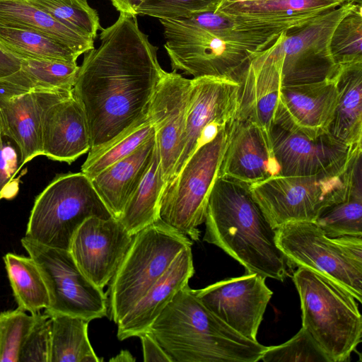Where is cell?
Wrapping results in <instances>:
<instances>
[{
	"label": "cell",
	"mask_w": 362,
	"mask_h": 362,
	"mask_svg": "<svg viewBox=\"0 0 362 362\" xmlns=\"http://www.w3.org/2000/svg\"><path fill=\"white\" fill-rule=\"evenodd\" d=\"M101 30L100 45L85 52L72 89L86 119L89 151L148 117L165 71L158 60V47L139 29L136 16L120 13L112 25Z\"/></svg>",
	"instance_id": "obj_1"
},
{
	"label": "cell",
	"mask_w": 362,
	"mask_h": 362,
	"mask_svg": "<svg viewBox=\"0 0 362 362\" xmlns=\"http://www.w3.org/2000/svg\"><path fill=\"white\" fill-rule=\"evenodd\" d=\"M203 240L214 245L245 267L283 281L287 262L276 232L253 198L250 185L218 176L211 188Z\"/></svg>",
	"instance_id": "obj_2"
},
{
	"label": "cell",
	"mask_w": 362,
	"mask_h": 362,
	"mask_svg": "<svg viewBox=\"0 0 362 362\" xmlns=\"http://www.w3.org/2000/svg\"><path fill=\"white\" fill-rule=\"evenodd\" d=\"M148 331L174 362H257L267 349L216 317L188 284L175 295Z\"/></svg>",
	"instance_id": "obj_3"
},
{
	"label": "cell",
	"mask_w": 362,
	"mask_h": 362,
	"mask_svg": "<svg viewBox=\"0 0 362 362\" xmlns=\"http://www.w3.org/2000/svg\"><path fill=\"white\" fill-rule=\"evenodd\" d=\"M292 279L300 298L302 327L328 362L349 361L362 341L357 300L337 283L305 267H298Z\"/></svg>",
	"instance_id": "obj_4"
},
{
	"label": "cell",
	"mask_w": 362,
	"mask_h": 362,
	"mask_svg": "<svg viewBox=\"0 0 362 362\" xmlns=\"http://www.w3.org/2000/svg\"><path fill=\"white\" fill-rule=\"evenodd\" d=\"M192 240L160 219L136 233L110 281V319H122L165 273Z\"/></svg>",
	"instance_id": "obj_5"
},
{
	"label": "cell",
	"mask_w": 362,
	"mask_h": 362,
	"mask_svg": "<svg viewBox=\"0 0 362 362\" xmlns=\"http://www.w3.org/2000/svg\"><path fill=\"white\" fill-rule=\"evenodd\" d=\"M90 217H112L91 180L81 171L59 174L36 197L25 237L69 250L74 233Z\"/></svg>",
	"instance_id": "obj_6"
},
{
	"label": "cell",
	"mask_w": 362,
	"mask_h": 362,
	"mask_svg": "<svg viewBox=\"0 0 362 362\" xmlns=\"http://www.w3.org/2000/svg\"><path fill=\"white\" fill-rule=\"evenodd\" d=\"M276 232L288 266L317 272L362 302V236L331 238L309 221L286 223Z\"/></svg>",
	"instance_id": "obj_7"
},
{
	"label": "cell",
	"mask_w": 362,
	"mask_h": 362,
	"mask_svg": "<svg viewBox=\"0 0 362 362\" xmlns=\"http://www.w3.org/2000/svg\"><path fill=\"white\" fill-rule=\"evenodd\" d=\"M228 141L227 125L212 141L197 148L163 189L159 219L192 240L199 238L198 226L204 223L209 194Z\"/></svg>",
	"instance_id": "obj_8"
},
{
	"label": "cell",
	"mask_w": 362,
	"mask_h": 362,
	"mask_svg": "<svg viewBox=\"0 0 362 362\" xmlns=\"http://www.w3.org/2000/svg\"><path fill=\"white\" fill-rule=\"evenodd\" d=\"M354 4L344 3L284 32L264 50L279 65L281 86L316 83L334 76L338 65L330 52L331 35Z\"/></svg>",
	"instance_id": "obj_9"
},
{
	"label": "cell",
	"mask_w": 362,
	"mask_h": 362,
	"mask_svg": "<svg viewBox=\"0 0 362 362\" xmlns=\"http://www.w3.org/2000/svg\"><path fill=\"white\" fill-rule=\"evenodd\" d=\"M21 244L46 284L49 305L45 314L67 315L89 322L107 315V295L83 274L69 250L48 247L25 236Z\"/></svg>",
	"instance_id": "obj_10"
},
{
	"label": "cell",
	"mask_w": 362,
	"mask_h": 362,
	"mask_svg": "<svg viewBox=\"0 0 362 362\" xmlns=\"http://www.w3.org/2000/svg\"><path fill=\"white\" fill-rule=\"evenodd\" d=\"M163 27L165 49L173 71L194 78H226L238 81L257 54L226 42L201 28L176 20L159 19Z\"/></svg>",
	"instance_id": "obj_11"
},
{
	"label": "cell",
	"mask_w": 362,
	"mask_h": 362,
	"mask_svg": "<svg viewBox=\"0 0 362 362\" xmlns=\"http://www.w3.org/2000/svg\"><path fill=\"white\" fill-rule=\"evenodd\" d=\"M346 169L309 176H274L250 185V189L274 229L293 222H315L342 189Z\"/></svg>",
	"instance_id": "obj_12"
},
{
	"label": "cell",
	"mask_w": 362,
	"mask_h": 362,
	"mask_svg": "<svg viewBox=\"0 0 362 362\" xmlns=\"http://www.w3.org/2000/svg\"><path fill=\"white\" fill-rule=\"evenodd\" d=\"M266 277L245 271L240 276L194 289L197 298L216 317L242 336L257 341L259 327L273 292Z\"/></svg>",
	"instance_id": "obj_13"
},
{
	"label": "cell",
	"mask_w": 362,
	"mask_h": 362,
	"mask_svg": "<svg viewBox=\"0 0 362 362\" xmlns=\"http://www.w3.org/2000/svg\"><path fill=\"white\" fill-rule=\"evenodd\" d=\"M269 136L281 176H309L346 169L361 145L349 146L329 136L315 139L273 124Z\"/></svg>",
	"instance_id": "obj_14"
},
{
	"label": "cell",
	"mask_w": 362,
	"mask_h": 362,
	"mask_svg": "<svg viewBox=\"0 0 362 362\" xmlns=\"http://www.w3.org/2000/svg\"><path fill=\"white\" fill-rule=\"evenodd\" d=\"M134 236L113 216L90 217L74 233L69 251L83 274L103 289L127 253Z\"/></svg>",
	"instance_id": "obj_15"
},
{
	"label": "cell",
	"mask_w": 362,
	"mask_h": 362,
	"mask_svg": "<svg viewBox=\"0 0 362 362\" xmlns=\"http://www.w3.org/2000/svg\"><path fill=\"white\" fill-rule=\"evenodd\" d=\"M190 90L191 79L165 71L148 106L165 185L182 151Z\"/></svg>",
	"instance_id": "obj_16"
},
{
	"label": "cell",
	"mask_w": 362,
	"mask_h": 362,
	"mask_svg": "<svg viewBox=\"0 0 362 362\" xmlns=\"http://www.w3.org/2000/svg\"><path fill=\"white\" fill-rule=\"evenodd\" d=\"M337 101L333 77L316 83L281 86L274 124L315 139L327 134Z\"/></svg>",
	"instance_id": "obj_17"
},
{
	"label": "cell",
	"mask_w": 362,
	"mask_h": 362,
	"mask_svg": "<svg viewBox=\"0 0 362 362\" xmlns=\"http://www.w3.org/2000/svg\"><path fill=\"white\" fill-rule=\"evenodd\" d=\"M239 86L238 81L226 78L191 79L183 148L172 178L197 149L205 127L213 122L228 124L236 117Z\"/></svg>",
	"instance_id": "obj_18"
},
{
	"label": "cell",
	"mask_w": 362,
	"mask_h": 362,
	"mask_svg": "<svg viewBox=\"0 0 362 362\" xmlns=\"http://www.w3.org/2000/svg\"><path fill=\"white\" fill-rule=\"evenodd\" d=\"M228 141L218 176L248 185L279 175L269 133L235 117L228 124Z\"/></svg>",
	"instance_id": "obj_19"
},
{
	"label": "cell",
	"mask_w": 362,
	"mask_h": 362,
	"mask_svg": "<svg viewBox=\"0 0 362 362\" xmlns=\"http://www.w3.org/2000/svg\"><path fill=\"white\" fill-rule=\"evenodd\" d=\"M71 91H34L8 98H0V123L4 136L16 145L19 170L38 156H42L41 122L44 110Z\"/></svg>",
	"instance_id": "obj_20"
},
{
	"label": "cell",
	"mask_w": 362,
	"mask_h": 362,
	"mask_svg": "<svg viewBox=\"0 0 362 362\" xmlns=\"http://www.w3.org/2000/svg\"><path fill=\"white\" fill-rule=\"evenodd\" d=\"M312 19L262 18L216 10L192 14L188 21L226 42L259 53L271 47L284 32Z\"/></svg>",
	"instance_id": "obj_21"
},
{
	"label": "cell",
	"mask_w": 362,
	"mask_h": 362,
	"mask_svg": "<svg viewBox=\"0 0 362 362\" xmlns=\"http://www.w3.org/2000/svg\"><path fill=\"white\" fill-rule=\"evenodd\" d=\"M41 141L42 156L68 164L90 151L86 119L73 93L54 102L44 110Z\"/></svg>",
	"instance_id": "obj_22"
},
{
	"label": "cell",
	"mask_w": 362,
	"mask_h": 362,
	"mask_svg": "<svg viewBox=\"0 0 362 362\" xmlns=\"http://www.w3.org/2000/svg\"><path fill=\"white\" fill-rule=\"evenodd\" d=\"M236 117L250 120L269 133L281 88L277 62L262 51L250 62L238 81Z\"/></svg>",
	"instance_id": "obj_23"
},
{
	"label": "cell",
	"mask_w": 362,
	"mask_h": 362,
	"mask_svg": "<svg viewBox=\"0 0 362 362\" xmlns=\"http://www.w3.org/2000/svg\"><path fill=\"white\" fill-rule=\"evenodd\" d=\"M192 246L183 249L165 273L117 325V338L122 341L149 330L175 295L194 275Z\"/></svg>",
	"instance_id": "obj_24"
},
{
	"label": "cell",
	"mask_w": 362,
	"mask_h": 362,
	"mask_svg": "<svg viewBox=\"0 0 362 362\" xmlns=\"http://www.w3.org/2000/svg\"><path fill=\"white\" fill-rule=\"evenodd\" d=\"M155 134L128 156L90 179L98 194L113 217L118 219L152 161Z\"/></svg>",
	"instance_id": "obj_25"
},
{
	"label": "cell",
	"mask_w": 362,
	"mask_h": 362,
	"mask_svg": "<svg viewBox=\"0 0 362 362\" xmlns=\"http://www.w3.org/2000/svg\"><path fill=\"white\" fill-rule=\"evenodd\" d=\"M315 223L331 238L362 236V150L351 160L342 189Z\"/></svg>",
	"instance_id": "obj_26"
},
{
	"label": "cell",
	"mask_w": 362,
	"mask_h": 362,
	"mask_svg": "<svg viewBox=\"0 0 362 362\" xmlns=\"http://www.w3.org/2000/svg\"><path fill=\"white\" fill-rule=\"evenodd\" d=\"M333 78L337 101L327 134L349 146L361 145L362 62L338 65Z\"/></svg>",
	"instance_id": "obj_27"
},
{
	"label": "cell",
	"mask_w": 362,
	"mask_h": 362,
	"mask_svg": "<svg viewBox=\"0 0 362 362\" xmlns=\"http://www.w3.org/2000/svg\"><path fill=\"white\" fill-rule=\"evenodd\" d=\"M78 68L76 62L22 59L19 71L0 79V98L34 91H71Z\"/></svg>",
	"instance_id": "obj_28"
},
{
	"label": "cell",
	"mask_w": 362,
	"mask_h": 362,
	"mask_svg": "<svg viewBox=\"0 0 362 362\" xmlns=\"http://www.w3.org/2000/svg\"><path fill=\"white\" fill-rule=\"evenodd\" d=\"M0 25L46 34L78 55L94 48V40L65 26L27 0H0Z\"/></svg>",
	"instance_id": "obj_29"
},
{
	"label": "cell",
	"mask_w": 362,
	"mask_h": 362,
	"mask_svg": "<svg viewBox=\"0 0 362 362\" xmlns=\"http://www.w3.org/2000/svg\"><path fill=\"white\" fill-rule=\"evenodd\" d=\"M165 187L156 146L151 163L118 220L132 235L159 219V204Z\"/></svg>",
	"instance_id": "obj_30"
},
{
	"label": "cell",
	"mask_w": 362,
	"mask_h": 362,
	"mask_svg": "<svg viewBox=\"0 0 362 362\" xmlns=\"http://www.w3.org/2000/svg\"><path fill=\"white\" fill-rule=\"evenodd\" d=\"M345 3L343 0H223L218 11L262 18H313Z\"/></svg>",
	"instance_id": "obj_31"
},
{
	"label": "cell",
	"mask_w": 362,
	"mask_h": 362,
	"mask_svg": "<svg viewBox=\"0 0 362 362\" xmlns=\"http://www.w3.org/2000/svg\"><path fill=\"white\" fill-rule=\"evenodd\" d=\"M3 259L18 308L31 315L47 308L48 291L33 259L11 252L6 254Z\"/></svg>",
	"instance_id": "obj_32"
},
{
	"label": "cell",
	"mask_w": 362,
	"mask_h": 362,
	"mask_svg": "<svg viewBox=\"0 0 362 362\" xmlns=\"http://www.w3.org/2000/svg\"><path fill=\"white\" fill-rule=\"evenodd\" d=\"M49 362H100L88 336L89 321L67 315H54Z\"/></svg>",
	"instance_id": "obj_33"
},
{
	"label": "cell",
	"mask_w": 362,
	"mask_h": 362,
	"mask_svg": "<svg viewBox=\"0 0 362 362\" xmlns=\"http://www.w3.org/2000/svg\"><path fill=\"white\" fill-rule=\"evenodd\" d=\"M0 45L21 59L76 62L80 56L46 34L1 25Z\"/></svg>",
	"instance_id": "obj_34"
},
{
	"label": "cell",
	"mask_w": 362,
	"mask_h": 362,
	"mask_svg": "<svg viewBox=\"0 0 362 362\" xmlns=\"http://www.w3.org/2000/svg\"><path fill=\"white\" fill-rule=\"evenodd\" d=\"M155 134L148 117L138 122L104 146L89 151L81 172L90 179L115 162L128 156Z\"/></svg>",
	"instance_id": "obj_35"
},
{
	"label": "cell",
	"mask_w": 362,
	"mask_h": 362,
	"mask_svg": "<svg viewBox=\"0 0 362 362\" xmlns=\"http://www.w3.org/2000/svg\"><path fill=\"white\" fill-rule=\"evenodd\" d=\"M54 19L78 33L95 40L102 30L97 11L86 0H27Z\"/></svg>",
	"instance_id": "obj_36"
},
{
	"label": "cell",
	"mask_w": 362,
	"mask_h": 362,
	"mask_svg": "<svg viewBox=\"0 0 362 362\" xmlns=\"http://www.w3.org/2000/svg\"><path fill=\"white\" fill-rule=\"evenodd\" d=\"M329 49L337 65L362 62V5L354 4L337 23Z\"/></svg>",
	"instance_id": "obj_37"
},
{
	"label": "cell",
	"mask_w": 362,
	"mask_h": 362,
	"mask_svg": "<svg viewBox=\"0 0 362 362\" xmlns=\"http://www.w3.org/2000/svg\"><path fill=\"white\" fill-rule=\"evenodd\" d=\"M23 309L0 313V362H19L21 350L33 322Z\"/></svg>",
	"instance_id": "obj_38"
},
{
	"label": "cell",
	"mask_w": 362,
	"mask_h": 362,
	"mask_svg": "<svg viewBox=\"0 0 362 362\" xmlns=\"http://www.w3.org/2000/svg\"><path fill=\"white\" fill-rule=\"evenodd\" d=\"M260 361L328 362L317 344L303 327L294 337L285 343L267 346Z\"/></svg>",
	"instance_id": "obj_39"
},
{
	"label": "cell",
	"mask_w": 362,
	"mask_h": 362,
	"mask_svg": "<svg viewBox=\"0 0 362 362\" xmlns=\"http://www.w3.org/2000/svg\"><path fill=\"white\" fill-rule=\"evenodd\" d=\"M222 1L223 0H146L137 10L136 16L180 20L194 13L216 11Z\"/></svg>",
	"instance_id": "obj_40"
},
{
	"label": "cell",
	"mask_w": 362,
	"mask_h": 362,
	"mask_svg": "<svg viewBox=\"0 0 362 362\" xmlns=\"http://www.w3.org/2000/svg\"><path fill=\"white\" fill-rule=\"evenodd\" d=\"M23 341L19 362H49L52 319L48 315L38 313Z\"/></svg>",
	"instance_id": "obj_41"
},
{
	"label": "cell",
	"mask_w": 362,
	"mask_h": 362,
	"mask_svg": "<svg viewBox=\"0 0 362 362\" xmlns=\"http://www.w3.org/2000/svg\"><path fill=\"white\" fill-rule=\"evenodd\" d=\"M20 156L14 147L8 143H3L0 147V199L7 198L4 192L8 184L18 172Z\"/></svg>",
	"instance_id": "obj_42"
},
{
	"label": "cell",
	"mask_w": 362,
	"mask_h": 362,
	"mask_svg": "<svg viewBox=\"0 0 362 362\" xmlns=\"http://www.w3.org/2000/svg\"><path fill=\"white\" fill-rule=\"evenodd\" d=\"M139 337L142 344L144 361L174 362L150 331Z\"/></svg>",
	"instance_id": "obj_43"
},
{
	"label": "cell",
	"mask_w": 362,
	"mask_h": 362,
	"mask_svg": "<svg viewBox=\"0 0 362 362\" xmlns=\"http://www.w3.org/2000/svg\"><path fill=\"white\" fill-rule=\"evenodd\" d=\"M22 59L0 45V79L9 76L21 68Z\"/></svg>",
	"instance_id": "obj_44"
},
{
	"label": "cell",
	"mask_w": 362,
	"mask_h": 362,
	"mask_svg": "<svg viewBox=\"0 0 362 362\" xmlns=\"http://www.w3.org/2000/svg\"><path fill=\"white\" fill-rule=\"evenodd\" d=\"M114 7L120 13L136 16V11L146 0H110Z\"/></svg>",
	"instance_id": "obj_45"
},
{
	"label": "cell",
	"mask_w": 362,
	"mask_h": 362,
	"mask_svg": "<svg viewBox=\"0 0 362 362\" xmlns=\"http://www.w3.org/2000/svg\"><path fill=\"white\" fill-rule=\"evenodd\" d=\"M110 361L112 362H132L136 359L128 350H122L116 356L110 358Z\"/></svg>",
	"instance_id": "obj_46"
},
{
	"label": "cell",
	"mask_w": 362,
	"mask_h": 362,
	"mask_svg": "<svg viewBox=\"0 0 362 362\" xmlns=\"http://www.w3.org/2000/svg\"><path fill=\"white\" fill-rule=\"evenodd\" d=\"M345 3H351L362 5V0H343Z\"/></svg>",
	"instance_id": "obj_47"
},
{
	"label": "cell",
	"mask_w": 362,
	"mask_h": 362,
	"mask_svg": "<svg viewBox=\"0 0 362 362\" xmlns=\"http://www.w3.org/2000/svg\"><path fill=\"white\" fill-rule=\"evenodd\" d=\"M4 138V136H3V133H2V130H1V123H0V147L3 143V139Z\"/></svg>",
	"instance_id": "obj_48"
},
{
	"label": "cell",
	"mask_w": 362,
	"mask_h": 362,
	"mask_svg": "<svg viewBox=\"0 0 362 362\" xmlns=\"http://www.w3.org/2000/svg\"><path fill=\"white\" fill-rule=\"evenodd\" d=\"M227 1H234V2H243V1H247V0H227Z\"/></svg>",
	"instance_id": "obj_49"
},
{
	"label": "cell",
	"mask_w": 362,
	"mask_h": 362,
	"mask_svg": "<svg viewBox=\"0 0 362 362\" xmlns=\"http://www.w3.org/2000/svg\"><path fill=\"white\" fill-rule=\"evenodd\" d=\"M247 1H264V0H247Z\"/></svg>",
	"instance_id": "obj_50"
}]
</instances>
